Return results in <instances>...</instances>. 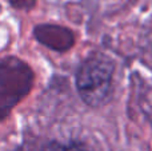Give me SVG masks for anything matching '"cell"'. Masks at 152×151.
<instances>
[{"mask_svg":"<svg viewBox=\"0 0 152 151\" xmlns=\"http://www.w3.org/2000/svg\"><path fill=\"white\" fill-rule=\"evenodd\" d=\"M48 151H91L87 149L86 146L80 143H68V144H61V143H52L48 147Z\"/></svg>","mask_w":152,"mask_h":151,"instance_id":"277c9868","label":"cell"},{"mask_svg":"<svg viewBox=\"0 0 152 151\" xmlns=\"http://www.w3.org/2000/svg\"><path fill=\"white\" fill-rule=\"evenodd\" d=\"M11 3V5H13L15 8H19V10H31L35 5V1L36 0H8Z\"/></svg>","mask_w":152,"mask_h":151,"instance_id":"5b68a950","label":"cell"},{"mask_svg":"<svg viewBox=\"0 0 152 151\" xmlns=\"http://www.w3.org/2000/svg\"><path fill=\"white\" fill-rule=\"evenodd\" d=\"M113 70V62L102 54L88 56L80 64L76 72V88L84 103L99 107L107 102Z\"/></svg>","mask_w":152,"mask_h":151,"instance_id":"6da1fadb","label":"cell"},{"mask_svg":"<svg viewBox=\"0 0 152 151\" xmlns=\"http://www.w3.org/2000/svg\"><path fill=\"white\" fill-rule=\"evenodd\" d=\"M34 71L21 59L10 56L0 60V122L29 94Z\"/></svg>","mask_w":152,"mask_h":151,"instance_id":"7a4b0ae2","label":"cell"},{"mask_svg":"<svg viewBox=\"0 0 152 151\" xmlns=\"http://www.w3.org/2000/svg\"><path fill=\"white\" fill-rule=\"evenodd\" d=\"M35 37L43 45L58 52H64L69 50L75 43V35L68 28L55 24H42L34 31Z\"/></svg>","mask_w":152,"mask_h":151,"instance_id":"3957f363","label":"cell"}]
</instances>
